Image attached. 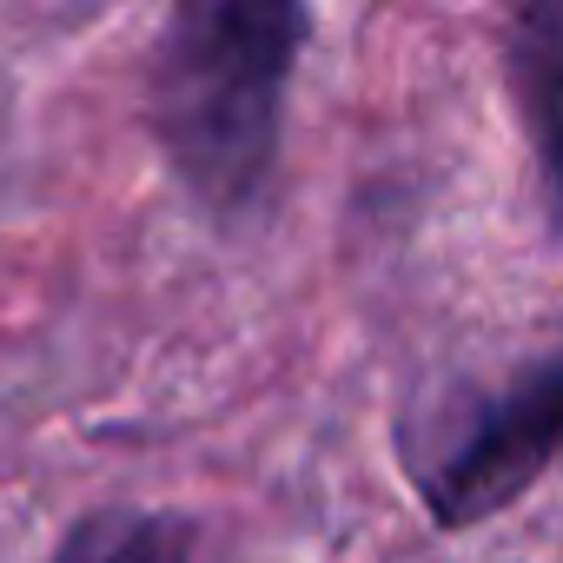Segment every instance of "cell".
Here are the masks:
<instances>
[{
    "instance_id": "cell-4",
    "label": "cell",
    "mask_w": 563,
    "mask_h": 563,
    "mask_svg": "<svg viewBox=\"0 0 563 563\" xmlns=\"http://www.w3.org/2000/svg\"><path fill=\"white\" fill-rule=\"evenodd\" d=\"M54 563H192V530L166 510H93L67 530Z\"/></svg>"
},
{
    "instance_id": "cell-2",
    "label": "cell",
    "mask_w": 563,
    "mask_h": 563,
    "mask_svg": "<svg viewBox=\"0 0 563 563\" xmlns=\"http://www.w3.org/2000/svg\"><path fill=\"white\" fill-rule=\"evenodd\" d=\"M556 451H563V358L523 372L497 405L477 411L471 438L424 477V504L444 530L484 523L504 504H517Z\"/></svg>"
},
{
    "instance_id": "cell-1",
    "label": "cell",
    "mask_w": 563,
    "mask_h": 563,
    "mask_svg": "<svg viewBox=\"0 0 563 563\" xmlns=\"http://www.w3.org/2000/svg\"><path fill=\"white\" fill-rule=\"evenodd\" d=\"M299 0H173L153 60V126L206 212L258 199L299 60Z\"/></svg>"
},
{
    "instance_id": "cell-3",
    "label": "cell",
    "mask_w": 563,
    "mask_h": 563,
    "mask_svg": "<svg viewBox=\"0 0 563 563\" xmlns=\"http://www.w3.org/2000/svg\"><path fill=\"white\" fill-rule=\"evenodd\" d=\"M510 74L543 166V199L563 232V0H510Z\"/></svg>"
}]
</instances>
